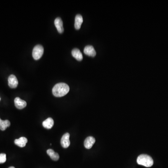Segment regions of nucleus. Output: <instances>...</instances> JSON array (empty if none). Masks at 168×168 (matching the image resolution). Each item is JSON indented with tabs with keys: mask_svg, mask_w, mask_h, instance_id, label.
Wrapping results in <instances>:
<instances>
[{
	"mask_svg": "<svg viewBox=\"0 0 168 168\" xmlns=\"http://www.w3.org/2000/svg\"><path fill=\"white\" fill-rule=\"evenodd\" d=\"M9 168H15L14 167H13V166H11V167H9Z\"/></svg>",
	"mask_w": 168,
	"mask_h": 168,
	"instance_id": "f3484780",
	"label": "nucleus"
},
{
	"mask_svg": "<svg viewBox=\"0 0 168 168\" xmlns=\"http://www.w3.org/2000/svg\"><path fill=\"white\" fill-rule=\"evenodd\" d=\"M95 143V139L94 137L89 136L87 137L84 141V146L87 149H90Z\"/></svg>",
	"mask_w": 168,
	"mask_h": 168,
	"instance_id": "1a4fd4ad",
	"label": "nucleus"
},
{
	"mask_svg": "<svg viewBox=\"0 0 168 168\" xmlns=\"http://www.w3.org/2000/svg\"><path fill=\"white\" fill-rule=\"evenodd\" d=\"M138 164L141 165L146 167H151L154 164L152 158L149 155L142 154L140 155L137 159Z\"/></svg>",
	"mask_w": 168,
	"mask_h": 168,
	"instance_id": "f03ea898",
	"label": "nucleus"
},
{
	"mask_svg": "<svg viewBox=\"0 0 168 168\" xmlns=\"http://www.w3.org/2000/svg\"><path fill=\"white\" fill-rule=\"evenodd\" d=\"M70 90L69 86L64 83L57 84L53 89V94L55 97H63L67 94Z\"/></svg>",
	"mask_w": 168,
	"mask_h": 168,
	"instance_id": "f257e3e1",
	"label": "nucleus"
},
{
	"mask_svg": "<svg viewBox=\"0 0 168 168\" xmlns=\"http://www.w3.org/2000/svg\"><path fill=\"white\" fill-rule=\"evenodd\" d=\"M71 54H72V56L79 61H81V60H82V54L81 53L79 49H77V48L73 49L71 51Z\"/></svg>",
	"mask_w": 168,
	"mask_h": 168,
	"instance_id": "9b49d317",
	"label": "nucleus"
},
{
	"mask_svg": "<svg viewBox=\"0 0 168 168\" xmlns=\"http://www.w3.org/2000/svg\"><path fill=\"white\" fill-rule=\"evenodd\" d=\"M8 84L11 88H16L18 85V80L14 75H10L8 79Z\"/></svg>",
	"mask_w": 168,
	"mask_h": 168,
	"instance_id": "39448f33",
	"label": "nucleus"
},
{
	"mask_svg": "<svg viewBox=\"0 0 168 168\" xmlns=\"http://www.w3.org/2000/svg\"><path fill=\"white\" fill-rule=\"evenodd\" d=\"M84 53L87 56L92 57H94L96 56V51L94 48L91 45H87L85 47L84 50Z\"/></svg>",
	"mask_w": 168,
	"mask_h": 168,
	"instance_id": "0eeeda50",
	"label": "nucleus"
},
{
	"mask_svg": "<svg viewBox=\"0 0 168 168\" xmlns=\"http://www.w3.org/2000/svg\"><path fill=\"white\" fill-rule=\"evenodd\" d=\"M6 161V155L4 153L0 154V164H4Z\"/></svg>",
	"mask_w": 168,
	"mask_h": 168,
	"instance_id": "dca6fc26",
	"label": "nucleus"
},
{
	"mask_svg": "<svg viewBox=\"0 0 168 168\" xmlns=\"http://www.w3.org/2000/svg\"><path fill=\"white\" fill-rule=\"evenodd\" d=\"M10 126V121L9 120H3L0 118V129L4 131L8 127Z\"/></svg>",
	"mask_w": 168,
	"mask_h": 168,
	"instance_id": "2eb2a0df",
	"label": "nucleus"
},
{
	"mask_svg": "<svg viewBox=\"0 0 168 168\" xmlns=\"http://www.w3.org/2000/svg\"><path fill=\"white\" fill-rule=\"evenodd\" d=\"M83 22L82 16L80 14H78L76 15L75 19V28L79 30L81 28L82 24Z\"/></svg>",
	"mask_w": 168,
	"mask_h": 168,
	"instance_id": "9d476101",
	"label": "nucleus"
},
{
	"mask_svg": "<svg viewBox=\"0 0 168 168\" xmlns=\"http://www.w3.org/2000/svg\"><path fill=\"white\" fill-rule=\"evenodd\" d=\"M47 153L53 160L58 161L59 159V155L57 153L55 152L53 149H48L47 150Z\"/></svg>",
	"mask_w": 168,
	"mask_h": 168,
	"instance_id": "4468645a",
	"label": "nucleus"
},
{
	"mask_svg": "<svg viewBox=\"0 0 168 168\" xmlns=\"http://www.w3.org/2000/svg\"><path fill=\"white\" fill-rule=\"evenodd\" d=\"M27 142H28V140L27 138L25 137H20L18 139L15 140L14 141L15 144L21 148L25 147Z\"/></svg>",
	"mask_w": 168,
	"mask_h": 168,
	"instance_id": "f8f14e48",
	"label": "nucleus"
},
{
	"mask_svg": "<svg viewBox=\"0 0 168 168\" xmlns=\"http://www.w3.org/2000/svg\"><path fill=\"white\" fill-rule=\"evenodd\" d=\"M54 125V120L51 118H47V119L43 121V126L46 129H51Z\"/></svg>",
	"mask_w": 168,
	"mask_h": 168,
	"instance_id": "ddd939ff",
	"label": "nucleus"
},
{
	"mask_svg": "<svg viewBox=\"0 0 168 168\" xmlns=\"http://www.w3.org/2000/svg\"><path fill=\"white\" fill-rule=\"evenodd\" d=\"M54 24L58 33L60 34L63 33L64 30H63V23L61 18L57 17L55 20Z\"/></svg>",
	"mask_w": 168,
	"mask_h": 168,
	"instance_id": "6e6552de",
	"label": "nucleus"
},
{
	"mask_svg": "<svg viewBox=\"0 0 168 168\" xmlns=\"http://www.w3.org/2000/svg\"><path fill=\"white\" fill-rule=\"evenodd\" d=\"M70 134L68 133H66L63 136L61 139V144L63 148H67L70 145Z\"/></svg>",
	"mask_w": 168,
	"mask_h": 168,
	"instance_id": "20e7f679",
	"label": "nucleus"
},
{
	"mask_svg": "<svg viewBox=\"0 0 168 168\" xmlns=\"http://www.w3.org/2000/svg\"><path fill=\"white\" fill-rule=\"evenodd\" d=\"M44 52V49L41 45L35 46L32 51L33 58L35 60H38L41 58Z\"/></svg>",
	"mask_w": 168,
	"mask_h": 168,
	"instance_id": "7ed1b4c3",
	"label": "nucleus"
},
{
	"mask_svg": "<svg viewBox=\"0 0 168 168\" xmlns=\"http://www.w3.org/2000/svg\"><path fill=\"white\" fill-rule=\"evenodd\" d=\"M14 105L17 108L22 109L27 106V103L25 100L21 99L19 97L15 98L14 100Z\"/></svg>",
	"mask_w": 168,
	"mask_h": 168,
	"instance_id": "423d86ee",
	"label": "nucleus"
}]
</instances>
